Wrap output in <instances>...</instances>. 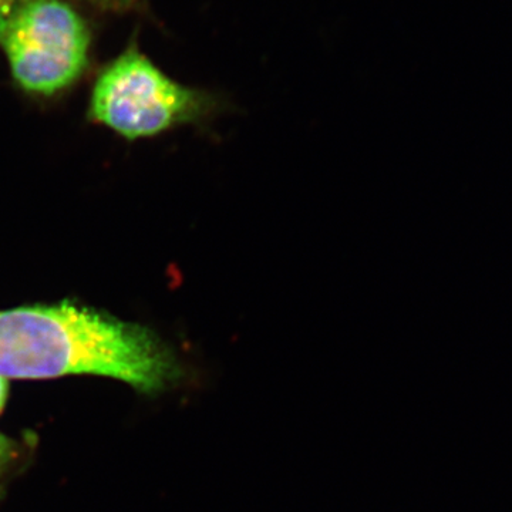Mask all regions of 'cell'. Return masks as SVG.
Segmentation results:
<instances>
[{
	"label": "cell",
	"instance_id": "obj_6",
	"mask_svg": "<svg viewBox=\"0 0 512 512\" xmlns=\"http://www.w3.org/2000/svg\"><path fill=\"white\" fill-rule=\"evenodd\" d=\"M15 456V444L0 433V471L3 470Z\"/></svg>",
	"mask_w": 512,
	"mask_h": 512
},
{
	"label": "cell",
	"instance_id": "obj_1",
	"mask_svg": "<svg viewBox=\"0 0 512 512\" xmlns=\"http://www.w3.org/2000/svg\"><path fill=\"white\" fill-rule=\"evenodd\" d=\"M111 377L144 394L178 389L191 373L153 330L73 305L0 312V377Z\"/></svg>",
	"mask_w": 512,
	"mask_h": 512
},
{
	"label": "cell",
	"instance_id": "obj_3",
	"mask_svg": "<svg viewBox=\"0 0 512 512\" xmlns=\"http://www.w3.org/2000/svg\"><path fill=\"white\" fill-rule=\"evenodd\" d=\"M0 46L16 83L26 92L49 96L82 76L90 32L64 0H28L9 19Z\"/></svg>",
	"mask_w": 512,
	"mask_h": 512
},
{
	"label": "cell",
	"instance_id": "obj_5",
	"mask_svg": "<svg viewBox=\"0 0 512 512\" xmlns=\"http://www.w3.org/2000/svg\"><path fill=\"white\" fill-rule=\"evenodd\" d=\"M22 5V0H0V36L8 25L15 10Z\"/></svg>",
	"mask_w": 512,
	"mask_h": 512
},
{
	"label": "cell",
	"instance_id": "obj_2",
	"mask_svg": "<svg viewBox=\"0 0 512 512\" xmlns=\"http://www.w3.org/2000/svg\"><path fill=\"white\" fill-rule=\"evenodd\" d=\"M229 107L225 94L175 82L131 46L97 79L90 116L128 140H137L177 127H207Z\"/></svg>",
	"mask_w": 512,
	"mask_h": 512
},
{
	"label": "cell",
	"instance_id": "obj_7",
	"mask_svg": "<svg viewBox=\"0 0 512 512\" xmlns=\"http://www.w3.org/2000/svg\"><path fill=\"white\" fill-rule=\"evenodd\" d=\"M6 397H8V380L0 377V412H2L3 406H5Z\"/></svg>",
	"mask_w": 512,
	"mask_h": 512
},
{
	"label": "cell",
	"instance_id": "obj_4",
	"mask_svg": "<svg viewBox=\"0 0 512 512\" xmlns=\"http://www.w3.org/2000/svg\"><path fill=\"white\" fill-rule=\"evenodd\" d=\"M25 2H28V0H22V5ZM82 2L90 3V5L104 10L124 12V10L137 8L141 0H82Z\"/></svg>",
	"mask_w": 512,
	"mask_h": 512
}]
</instances>
